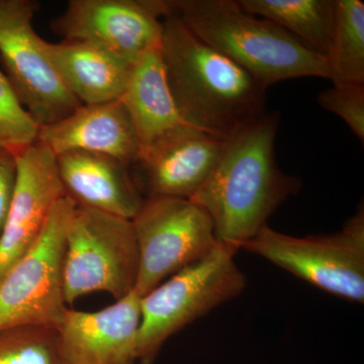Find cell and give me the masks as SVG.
Wrapping results in <instances>:
<instances>
[{
	"label": "cell",
	"mask_w": 364,
	"mask_h": 364,
	"mask_svg": "<svg viewBox=\"0 0 364 364\" xmlns=\"http://www.w3.org/2000/svg\"><path fill=\"white\" fill-rule=\"evenodd\" d=\"M279 122V112H265L228 139L191 198L212 220L218 244L235 254L301 188V179L284 173L275 159Z\"/></svg>",
	"instance_id": "cell-1"
},
{
	"label": "cell",
	"mask_w": 364,
	"mask_h": 364,
	"mask_svg": "<svg viewBox=\"0 0 364 364\" xmlns=\"http://www.w3.org/2000/svg\"><path fill=\"white\" fill-rule=\"evenodd\" d=\"M160 52L184 124L227 141L265 114L267 90L174 14L163 23Z\"/></svg>",
	"instance_id": "cell-2"
},
{
	"label": "cell",
	"mask_w": 364,
	"mask_h": 364,
	"mask_svg": "<svg viewBox=\"0 0 364 364\" xmlns=\"http://www.w3.org/2000/svg\"><path fill=\"white\" fill-rule=\"evenodd\" d=\"M174 16L205 44L244 69L261 86L289 79H328L324 55L272 21L245 13L235 0H172Z\"/></svg>",
	"instance_id": "cell-3"
},
{
	"label": "cell",
	"mask_w": 364,
	"mask_h": 364,
	"mask_svg": "<svg viewBox=\"0 0 364 364\" xmlns=\"http://www.w3.org/2000/svg\"><path fill=\"white\" fill-rule=\"evenodd\" d=\"M235 255L218 244L141 298L139 363L154 364L170 337L243 293L247 279Z\"/></svg>",
	"instance_id": "cell-4"
},
{
	"label": "cell",
	"mask_w": 364,
	"mask_h": 364,
	"mask_svg": "<svg viewBox=\"0 0 364 364\" xmlns=\"http://www.w3.org/2000/svg\"><path fill=\"white\" fill-rule=\"evenodd\" d=\"M139 250L132 220L75 207L67 225L63 289L67 305L88 294L117 301L135 291Z\"/></svg>",
	"instance_id": "cell-5"
},
{
	"label": "cell",
	"mask_w": 364,
	"mask_h": 364,
	"mask_svg": "<svg viewBox=\"0 0 364 364\" xmlns=\"http://www.w3.org/2000/svg\"><path fill=\"white\" fill-rule=\"evenodd\" d=\"M318 289L364 303V208L331 234L291 236L265 226L242 247Z\"/></svg>",
	"instance_id": "cell-6"
},
{
	"label": "cell",
	"mask_w": 364,
	"mask_h": 364,
	"mask_svg": "<svg viewBox=\"0 0 364 364\" xmlns=\"http://www.w3.org/2000/svg\"><path fill=\"white\" fill-rule=\"evenodd\" d=\"M75 203L67 196L53 208L35 243L0 279V329L57 328L68 310L63 289L67 225Z\"/></svg>",
	"instance_id": "cell-7"
},
{
	"label": "cell",
	"mask_w": 364,
	"mask_h": 364,
	"mask_svg": "<svg viewBox=\"0 0 364 364\" xmlns=\"http://www.w3.org/2000/svg\"><path fill=\"white\" fill-rule=\"evenodd\" d=\"M132 223L139 250L135 291L140 298L218 245L212 220L186 198L148 196Z\"/></svg>",
	"instance_id": "cell-8"
},
{
	"label": "cell",
	"mask_w": 364,
	"mask_h": 364,
	"mask_svg": "<svg viewBox=\"0 0 364 364\" xmlns=\"http://www.w3.org/2000/svg\"><path fill=\"white\" fill-rule=\"evenodd\" d=\"M39 6L35 0H0V58L21 105L43 128L82 105L64 85L33 28Z\"/></svg>",
	"instance_id": "cell-9"
},
{
	"label": "cell",
	"mask_w": 364,
	"mask_h": 364,
	"mask_svg": "<svg viewBox=\"0 0 364 364\" xmlns=\"http://www.w3.org/2000/svg\"><path fill=\"white\" fill-rule=\"evenodd\" d=\"M173 13L172 0H70L50 26L64 41L90 43L134 64L160 48L163 23Z\"/></svg>",
	"instance_id": "cell-10"
},
{
	"label": "cell",
	"mask_w": 364,
	"mask_h": 364,
	"mask_svg": "<svg viewBox=\"0 0 364 364\" xmlns=\"http://www.w3.org/2000/svg\"><path fill=\"white\" fill-rule=\"evenodd\" d=\"M16 188L0 233V279L35 243L65 196L51 150L36 142L16 155Z\"/></svg>",
	"instance_id": "cell-11"
},
{
	"label": "cell",
	"mask_w": 364,
	"mask_h": 364,
	"mask_svg": "<svg viewBox=\"0 0 364 364\" xmlns=\"http://www.w3.org/2000/svg\"><path fill=\"white\" fill-rule=\"evenodd\" d=\"M226 141L182 124L141 149L131 166L148 196L191 200L210 176ZM140 191V189H139Z\"/></svg>",
	"instance_id": "cell-12"
},
{
	"label": "cell",
	"mask_w": 364,
	"mask_h": 364,
	"mask_svg": "<svg viewBox=\"0 0 364 364\" xmlns=\"http://www.w3.org/2000/svg\"><path fill=\"white\" fill-rule=\"evenodd\" d=\"M135 291L97 312L67 310L56 328L60 364H140Z\"/></svg>",
	"instance_id": "cell-13"
},
{
	"label": "cell",
	"mask_w": 364,
	"mask_h": 364,
	"mask_svg": "<svg viewBox=\"0 0 364 364\" xmlns=\"http://www.w3.org/2000/svg\"><path fill=\"white\" fill-rule=\"evenodd\" d=\"M37 143L55 156L85 151L117 158L131 166L141 152L135 126L121 100L81 105L65 119L40 128Z\"/></svg>",
	"instance_id": "cell-14"
},
{
	"label": "cell",
	"mask_w": 364,
	"mask_h": 364,
	"mask_svg": "<svg viewBox=\"0 0 364 364\" xmlns=\"http://www.w3.org/2000/svg\"><path fill=\"white\" fill-rule=\"evenodd\" d=\"M60 181L76 207L133 220L143 203L131 165L98 153L71 151L56 156Z\"/></svg>",
	"instance_id": "cell-15"
},
{
	"label": "cell",
	"mask_w": 364,
	"mask_h": 364,
	"mask_svg": "<svg viewBox=\"0 0 364 364\" xmlns=\"http://www.w3.org/2000/svg\"><path fill=\"white\" fill-rule=\"evenodd\" d=\"M43 47L67 90L81 105L121 100L133 64L112 53L77 41L50 43Z\"/></svg>",
	"instance_id": "cell-16"
},
{
	"label": "cell",
	"mask_w": 364,
	"mask_h": 364,
	"mask_svg": "<svg viewBox=\"0 0 364 364\" xmlns=\"http://www.w3.org/2000/svg\"><path fill=\"white\" fill-rule=\"evenodd\" d=\"M121 100L135 126L141 149L186 124L174 104L160 48L149 50L136 60Z\"/></svg>",
	"instance_id": "cell-17"
},
{
	"label": "cell",
	"mask_w": 364,
	"mask_h": 364,
	"mask_svg": "<svg viewBox=\"0 0 364 364\" xmlns=\"http://www.w3.org/2000/svg\"><path fill=\"white\" fill-rule=\"evenodd\" d=\"M245 13L277 23L306 47L327 54L335 25V0H238Z\"/></svg>",
	"instance_id": "cell-18"
},
{
	"label": "cell",
	"mask_w": 364,
	"mask_h": 364,
	"mask_svg": "<svg viewBox=\"0 0 364 364\" xmlns=\"http://www.w3.org/2000/svg\"><path fill=\"white\" fill-rule=\"evenodd\" d=\"M333 83L364 85V2L335 0V25L326 54Z\"/></svg>",
	"instance_id": "cell-19"
},
{
	"label": "cell",
	"mask_w": 364,
	"mask_h": 364,
	"mask_svg": "<svg viewBox=\"0 0 364 364\" xmlns=\"http://www.w3.org/2000/svg\"><path fill=\"white\" fill-rule=\"evenodd\" d=\"M0 364H60L56 328L37 325L1 328Z\"/></svg>",
	"instance_id": "cell-20"
},
{
	"label": "cell",
	"mask_w": 364,
	"mask_h": 364,
	"mask_svg": "<svg viewBox=\"0 0 364 364\" xmlns=\"http://www.w3.org/2000/svg\"><path fill=\"white\" fill-rule=\"evenodd\" d=\"M39 129L0 71V146L18 155L37 142Z\"/></svg>",
	"instance_id": "cell-21"
},
{
	"label": "cell",
	"mask_w": 364,
	"mask_h": 364,
	"mask_svg": "<svg viewBox=\"0 0 364 364\" xmlns=\"http://www.w3.org/2000/svg\"><path fill=\"white\" fill-rule=\"evenodd\" d=\"M318 104L346 123L354 136L364 142V85L333 83L321 91Z\"/></svg>",
	"instance_id": "cell-22"
},
{
	"label": "cell",
	"mask_w": 364,
	"mask_h": 364,
	"mask_svg": "<svg viewBox=\"0 0 364 364\" xmlns=\"http://www.w3.org/2000/svg\"><path fill=\"white\" fill-rule=\"evenodd\" d=\"M18 163L16 155L0 146V233L6 222L14 188H16Z\"/></svg>",
	"instance_id": "cell-23"
}]
</instances>
